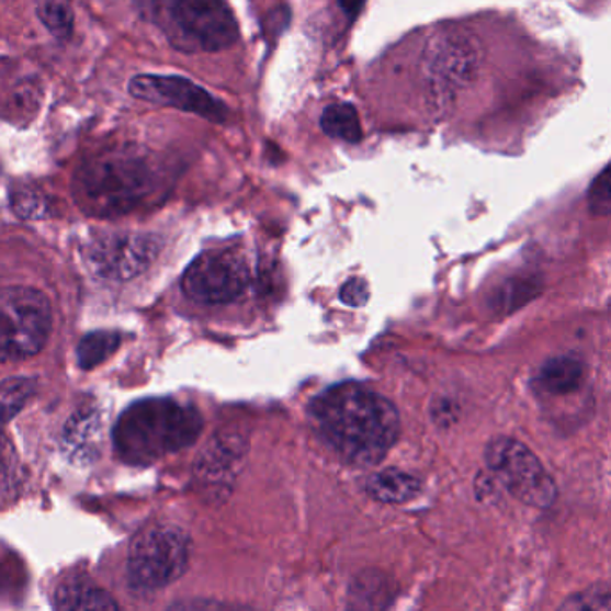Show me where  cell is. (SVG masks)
<instances>
[{"label":"cell","mask_w":611,"mask_h":611,"mask_svg":"<svg viewBox=\"0 0 611 611\" xmlns=\"http://www.w3.org/2000/svg\"><path fill=\"white\" fill-rule=\"evenodd\" d=\"M310 415L325 440L353 465H375L400 434L392 401L352 382L321 393Z\"/></svg>","instance_id":"cell-1"},{"label":"cell","mask_w":611,"mask_h":611,"mask_svg":"<svg viewBox=\"0 0 611 611\" xmlns=\"http://www.w3.org/2000/svg\"><path fill=\"white\" fill-rule=\"evenodd\" d=\"M203 431L194 407L172 398H146L127 407L113 429V445L127 465H151L192 445Z\"/></svg>","instance_id":"cell-2"},{"label":"cell","mask_w":611,"mask_h":611,"mask_svg":"<svg viewBox=\"0 0 611 611\" xmlns=\"http://www.w3.org/2000/svg\"><path fill=\"white\" fill-rule=\"evenodd\" d=\"M155 189V171L132 147L90 158L73 180L72 194L87 214L113 217L133 211Z\"/></svg>","instance_id":"cell-3"},{"label":"cell","mask_w":611,"mask_h":611,"mask_svg":"<svg viewBox=\"0 0 611 611\" xmlns=\"http://www.w3.org/2000/svg\"><path fill=\"white\" fill-rule=\"evenodd\" d=\"M53 328V308L31 287L0 291V362L22 361L42 352Z\"/></svg>","instance_id":"cell-4"},{"label":"cell","mask_w":611,"mask_h":611,"mask_svg":"<svg viewBox=\"0 0 611 611\" xmlns=\"http://www.w3.org/2000/svg\"><path fill=\"white\" fill-rule=\"evenodd\" d=\"M166 33L185 53H216L239 39L230 5L217 0H178L166 5Z\"/></svg>","instance_id":"cell-5"},{"label":"cell","mask_w":611,"mask_h":611,"mask_svg":"<svg viewBox=\"0 0 611 611\" xmlns=\"http://www.w3.org/2000/svg\"><path fill=\"white\" fill-rule=\"evenodd\" d=\"M189 540L177 525L155 523L138 534L127 556V577L138 590H158L183 576Z\"/></svg>","instance_id":"cell-6"},{"label":"cell","mask_w":611,"mask_h":611,"mask_svg":"<svg viewBox=\"0 0 611 611\" xmlns=\"http://www.w3.org/2000/svg\"><path fill=\"white\" fill-rule=\"evenodd\" d=\"M158 251V237L132 230L99 231L83 246L89 270L110 282L137 279L155 262Z\"/></svg>","instance_id":"cell-7"},{"label":"cell","mask_w":611,"mask_h":611,"mask_svg":"<svg viewBox=\"0 0 611 611\" xmlns=\"http://www.w3.org/2000/svg\"><path fill=\"white\" fill-rule=\"evenodd\" d=\"M486 463L495 477L522 502L548 508L556 499L553 477L539 457L513 438H497L486 446Z\"/></svg>","instance_id":"cell-8"},{"label":"cell","mask_w":611,"mask_h":611,"mask_svg":"<svg viewBox=\"0 0 611 611\" xmlns=\"http://www.w3.org/2000/svg\"><path fill=\"white\" fill-rule=\"evenodd\" d=\"M250 280L245 254L237 250H214L200 254L186 268L181 288L196 304H231L246 293Z\"/></svg>","instance_id":"cell-9"},{"label":"cell","mask_w":611,"mask_h":611,"mask_svg":"<svg viewBox=\"0 0 611 611\" xmlns=\"http://www.w3.org/2000/svg\"><path fill=\"white\" fill-rule=\"evenodd\" d=\"M129 93L146 103L194 113L211 123H225L228 118V109L219 99L206 92L200 84L192 83L191 79L180 76H135L129 81Z\"/></svg>","instance_id":"cell-10"},{"label":"cell","mask_w":611,"mask_h":611,"mask_svg":"<svg viewBox=\"0 0 611 611\" xmlns=\"http://www.w3.org/2000/svg\"><path fill=\"white\" fill-rule=\"evenodd\" d=\"M56 611H118L109 592L89 579L72 577L61 582L55 592Z\"/></svg>","instance_id":"cell-11"},{"label":"cell","mask_w":611,"mask_h":611,"mask_svg":"<svg viewBox=\"0 0 611 611\" xmlns=\"http://www.w3.org/2000/svg\"><path fill=\"white\" fill-rule=\"evenodd\" d=\"M582 362L577 359L562 355V358L548 359L539 372L540 387L542 392L551 393V395H568L576 392L581 386Z\"/></svg>","instance_id":"cell-12"},{"label":"cell","mask_w":611,"mask_h":611,"mask_svg":"<svg viewBox=\"0 0 611 611\" xmlns=\"http://www.w3.org/2000/svg\"><path fill=\"white\" fill-rule=\"evenodd\" d=\"M366 489L378 502L400 503L416 497L420 491V480L400 469H384L367 479Z\"/></svg>","instance_id":"cell-13"},{"label":"cell","mask_w":611,"mask_h":611,"mask_svg":"<svg viewBox=\"0 0 611 611\" xmlns=\"http://www.w3.org/2000/svg\"><path fill=\"white\" fill-rule=\"evenodd\" d=\"M321 129L328 137L355 144L362 138L361 121L352 104H332L321 115Z\"/></svg>","instance_id":"cell-14"},{"label":"cell","mask_w":611,"mask_h":611,"mask_svg":"<svg viewBox=\"0 0 611 611\" xmlns=\"http://www.w3.org/2000/svg\"><path fill=\"white\" fill-rule=\"evenodd\" d=\"M389 599L387 582L370 573L353 585L347 611H386Z\"/></svg>","instance_id":"cell-15"},{"label":"cell","mask_w":611,"mask_h":611,"mask_svg":"<svg viewBox=\"0 0 611 611\" xmlns=\"http://www.w3.org/2000/svg\"><path fill=\"white\" fill-rule=\"evenodd\" d=\"M121 347V336L117 332H93L84 336L78 344L76 355H78V364L83 370H93V367L103 364L106 359L112 358Z\"/></svg>","instance_id":"cell-16"},{"label":"cell","mask_w":611,"mask_h":611,"mask_svg":"<svg viewBox=\"0 0 611 611\" xmlns=\"http://www.w3.org/2000/svg\"><path fill=\"white\" fill-rule=\"evenodd\" d=\"M35 381L25 377L0 382V427L10 423L35 395Z\"/></svg>","instance_id":"cell-17"},{"label":"cell","mask_w":611,"mask_h":611,"mask_svg":"<svg viewBox=\"0 0 611 611\" xmlns=\"http://www.w3.org/2000/svg\"><path fill=\"white\" fill-rule=\"evenodd\" d=\"M39 22L50 31V35L65 39L72 35L73 11L65 2H42L36 5Z\"/></svg>","instance_id":"cell-18"},{"label":"cell","mask_w":611,"mask_h":611,"mask_svg":"<svg viewBox=\"0 0 611 611\" xmlns=\"http://www.w3.org/2000/svg\"><path fill=\"white\" fill-rule=\"evenodd\" d=\"M610 169L604 167L601 174L593 180L590 191H588V201H590V211L596 216H608L611 208L610 194Z\"/></svg>","instance_id":"cell-19"},{"label":"cell","mask_w":611,"mask_h":611,"mask_svg":"<svg viewBox=\"0 0 611 611\" xmlns=\"http://www.w3.org/2000/svg\"><path fill=\"white\" fill-rule=\"evenodd\" d=\"M339 296H341L342 304L350 305V307H362L370 299V288L364 280L352 279L342 285Z\"/></svg>","instance_id":"cell-20"},{"label":"cell","mask_w":611,"mask_h":611,"mask_svg":"<svg viewBox=\"0 0 611 611\" xmlns=\"http://www.w3.org/2000/svg\"><path fill=\"white\" fill-rule=\"evenodd\" d=\"M13 208H15L16 214H20V217H39L38 214L44 212L42 201L36 200L33 192L25 194V196L20 194L13 203Z\"/></svg>","instance_id":"cell-21"},{"label":"cell","mask_w":611,"mask_h":611,"mask_svg":"<svg viewBox=\"0 0 611 611\" xmlns=\"http://www.w3.org/2000/svg\"><path fill=\"white\" fill-rule=\"evenodd\" d=\"M8 455H10V446L5 443L4 435L0 434V477H2L5 466H8Z\"/></svg>","instance_id":"cell-22"}]
</instances>
